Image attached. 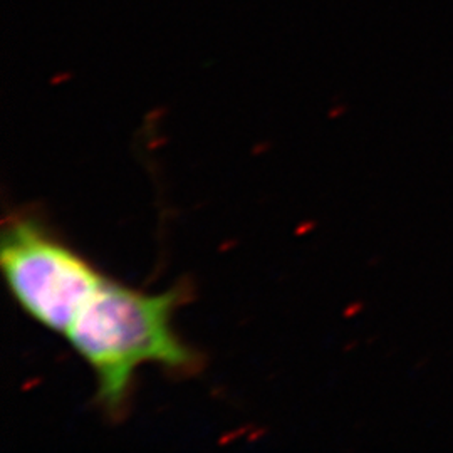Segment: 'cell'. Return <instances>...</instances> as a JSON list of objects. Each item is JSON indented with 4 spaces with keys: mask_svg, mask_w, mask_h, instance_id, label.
<instances>
[{
    "mask_svg": "<svg viewBox=\"0 0 453 453\" xmlns=\"http://www.w3.org/2000/svg\"><path fill=\"white\" fill-rule=\"evenodd\" d=\"M181 292L143 294L111 280L101 284L65 336L96 374V400L110 417L128 402L134 372L157 363L173 372H190L198 357L172 329Z\"/></svg>",
    "mask_w": 453,
    "mask_h": 453,
    "instance_id": "cell-1",
    "label": "cell"
},
{
    "mask_svg": "<svg viewBox=\"0 0 453 453\" xmlns=\"http://www.w3.org/2000/svg\"><path fill=\"white\" fill-rule=\"evenodd\" d=\"M0 264L17 304L59 334L104 282L88 260L31 217H14L4 226Z\"/></svg>",
    "mask_w": 453,
    "mask_h": 453,
    "instance_id": "cell-2",
    "label": "cell"
}]
</instances>
